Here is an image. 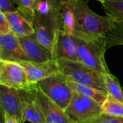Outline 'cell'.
Wrapping results in <instances>:
<instances>
[{"mask_svg":"<svg viewBox=\"0 0 123 123\" xmlns=\"http://www.w3.org/2000/svg\"><path fill=\"white\" fill-rule=\"evenodd\" d=\"M102 114L114 117H123V102L108 95L102 105Z\"/></svg>","mask_w":123,"mask_h":123,"instance_id":"obj_20","label":"cell"},{"mask_svg":"<svg viewBox=\"0 0 123 123\" xmlns=\"http://www.w3.org/2000/svg\"><path fill=\"white\" fill-rule=\"evenodd\" d=\"M12 32L10 24L6 15L0 12V35H6Z\"/></svg>","mask_w":123,"mask_h":123,"instance_id":"obj_23","label":"cell"},{"mask_svg":"<svg viewBox=\"0 0 123 123\" xmlns=\"http://www.w3.org/2000/svg\"><path fill=\"white\" fill-rule=\"evenodd\" d=\"M9 20L11 30L17 36L31 35L35 33L32 22L25 17L19 11L4 14Z\"/></svg>","mask_w":123,"mask_h":123,"instance_id":"obj_15","label":"cell"},{"mask_svg":"<svg viewBox=\"0 0 123 123\" xmlns=\"http://www.w3.org/2000/svg\"><path fill=\"white\" fill-rule=\"evenodd\" d=\"M32 24L36 40L53 54L56 34L59 30L63 29L61 11L52 9L48 13H35Z\"/></svg>","mask_w":123,"mask_h":123,"instance_id":"obj_3","label":"cell"},{"mask_svg":"<svg viewBox=\"0 0 123 123\" xmlns=\"http://www.w3.org/2000/svg\"><path fill=\"white\" fill-rule=\"evenodd\" d=\"M53 55L57 62L63 60L79 61L76 37L59 30L55 36Z\"/></svg>","mask_w":123,"mask_h":123,"instance_id":"obj_11","label":"cell"},{"mask_svg":"<svg viewBox=\"0 0 123 123\" xmlns=\"http://www.w3.org/2000/svg\"><path fill=\"white\" fill-rule=\"evenodd\" d=\"M102 4L110 24L106 35L107 49L123 45V0H107Z\"/></svg>","mask_w":123,"mask_h":123,"instance_id":"obj_8","label":"cell"},{"mask_svg":"<svg viewBox=\"0 0 123 123\" xmlns=\"http://www.w3.org/2000/svg\"><path fill=\"white\" fill-rule=\"evenodd\" d=\"M33 85L64 110L74 94L73 89L68 85V77L60 71Z\"/></svg>","mask_w":123,"mask_h":123,"instance_id":"obj_5","label":"cell"},{"mask_svg":"<svg viewBox=\"0 0 123 123\" xmlns=\"http://www.w3.org/2000/svg\"><path fill=\"white\" fill-rule=\"evenodd\" d=\"M18 11L15 6L14 0H0V12L6 14Z\"/></svg>","mask_w":123,"mask_h":123,"instance_id":"obj_22","label":"cell"},{"mask_svg":"<svg viewBox=\"0 0 123 123\" xmlns=\"http://www.w3.org/2000/svg\"><path fill=\"white\" fill-rule=\"evenodd\" d=\"M3 118H4V123H18L17 120L12 116L7 115V114H4Z\"/></svg>","mask_w":123,"mask_h":123,"instance_id":"obj_26","label":"cell"},{"mask_svg":"<svg viewBox=\"0 0 123 123\" xmlns=\"http://www.w3.org/2000/svg\"><path fill=\"white\" fill-rule=\"evenodd\" d=\"M74 8L76 15L75 31L92 38L106 40V35L110 25L108 17L95 13L83 0H74Z\"/></svg>","mask_w":123,"mask_h":123,"instance_id":"obj_1","label":"cell"},{"mask_svg":"<svg viewBox=\"0 0 123 123\" xmlns=\"http://www.w3.org/2000/svg\"><path fill=\"white\" fill-rule=\"evenodd\" d=\"M65 112L74 123H91L102 115V105L91 98L74 92Z\"/></svg>","mask_w":123,"mask_h":123,"instance_id":"obj_7","label":"cell"},{"mask_svg":"<svg viewBox=\"0 0 123 123\" xmlns=\"http://www.w3.org/2000/svg\"><path fill=\"white\" fill-rule=\"evenodd\" d=\"M91 123H123V117H114L102 114Z\"/></svg>","mask_w":123,"mask_h":123,"instance_id":"obj_24","label":"cell"},{"mask_svg":"<svg viewBox=\"0 0 123 123\" xmlns=\"http://www.w3.org/2000/svg\"><path fill=\"white\" fill-rule=\"evenodd\" d=\"M17 37L30 61L43 63L54 60L53 54L36 40L34 35Z\"/></svg>","mask_w":123,"mask_h":123,"instance_id":"obj_14","label":"cell"},{"mask_svg":"<svg viewBox=\"0 0 123 123\" xmlns=\"http://www.w3.org/2000/svg\"><path fill=\"white\" fill-rule=\"evenodd\" d=\"M71 0H46L49 5L54 9L61 11L62 6Z\"/></svg>","mask_w":123,"mask_h":123,"instance_id":"obj_25","label":"cell"},{"mask_svg":"<svg viewBox=\"0 0 123 123\" xmlns=\"http://www.w3.org/2000/svg\"><path fill=\"white\" fill-rule=\"evenodd\" d=\"M25 122H30V123H46L44 115L36 102L35 101L31 91L30 98L25 110L22 123H25Z\"/></svg>","mask_w":123,"mask_h":123,"instance_id":"obj_18","label":"cell"},{"mask_svg":"<svg viewBox=\"0 0 123 123\" xmlns=\"http://www.w3.org/2000/svg\"><path fill=\"white\" fill-rule=\"evenodd\" d=\"M0 61L21 62L29 61L18 37L12 32L0 35Z\"/></svg>","mask_w":123,"mask_h":123,"instance_id":"obj_12","label":"cell"},{"mask_svg":"<svg viewBox=\"0 0 123 123\" xmlns=\"http://www.w3.org/2000/svg\"><path fill=\"white\" fill-rule=\"evenodd\" d=\"M25 68L30 86L59 72L57 61L52 60L43 63L32 61L19 62Z\"/></svg>","mask_w":123,"mask_h":123,"instance_id":"obj_13","label":"cell"},{"mask_svg":"<svg viewBox=\"0 0 123 123\" xmlns=\"http://www.w3.org/2000/svg\"><path fill=\"white\" fill-rule=\"evenodd\" d=\"M30 98L29 87L14 89L0 85V107L1 114L14 117L18 123H22L25 110Z\"/></svg>","mask_w":123,"mask_h":123,"instance_id":"obj_6","label":"cell"},{"mask_svg":"<svg viewBox=\"0 0 123 123\" xmlns=\"http://www.w3.org/2000/svg\"><path fill=\"white\" fill-rule=\"evenodd\" d=\"M34 99L42 110L46 123H74L65 110L50 99L34 85L30 86Z\"/></svg>","mask_w":123,"mask_h":123,"instance_id":"obj_9","label":"cell"},{"mask_svg":"<svg viewBox=\"0 0 123 123\" xmlns=\"http://www.w3.org/2000/svg\"><path fill=\"white\" fill-rule=\"evenodd\" d=\"M96 1H100L101 3H103V2H105V1H106L107 0H96Z\"/></svg>","mask_w":123,"mask_h":123,"instance_id":"obj_27","label":"cell"},{"mask_svg":"<svg viewBox=\"0 0 123 123\" xmlns=\"http://www.w3.org/2000/svg\"><path fill=\"white\" fill-rule=\"evenodd\" d=\"M61 14L63 21V30L71 35H74L76 30V15L74 8V0L66 3L61 9Z\"/></svg>","mask_w":123,"mask_h":123,"instance_id":"obj_17","label":"cell"},{"mask_svg":"<svg viewBox=\"0 0 123 123\" xmlns=\"http://www.w3.org/2000/svg\"><path fill=\"white\" fill-rule=\"evenodd\" d=\"M68 83L74 92L81 95H84L85 97H87L89 98H91L94 101L97 102L98 103H99L101 105H102V104L105 102V100L107 98L108 95L107 94L91 86L79 84L69 79H68Z\"/></svg>","mask_w":123,"mask_h":123,"instance_id":"obj_16","label":"cell"},{"mask_svg":"<svg viewBox=\"0 0 123 123\" xmlns=\"http://www.w3.org/2000/svg\"><path fill=\"white\" fill-rule=\"evenodd\" d=\"M74 35L77 41L79 61L101 74L110 73L105 61L106 40L92 38L76 31Z\"/></svg>","mask_w":123,"mask_h":123,"instance_id":"obj_2","label":"cell"},{"mask_svg":"<svg viewBox=\"0 0 123 123\" xmlns=\"http://www.w3.org/2000/svg\"><path fill=\"white\" fill-rule=\"evenodd\" d=\"M57 63L59 71L66 76L68 79L79 84L94 87L108 95L103 74L86 66L80 61L63 60Z\"/></svg>","mask_w":123,"mask_h":123,"instance_id":"obj_4","label":"cell"},{"mask_svg":"<svg viewBox=\"0 0 123 123\" xmlns=\"http://www.w3.org/2000/svg\"><path fill=\"white\" fill-rule=\"evenodd\" d=\"M0 85L18 89L29 87L23 66L18 62L0 61Z\"/></svg>","mask_w":123,"mask_h":123,"instance_id":"obj_10","label":"cell"},{"mask_svg":"<svg viewBox=\"0 0 123 123\" xmlns=\"http://www.w3.org/2000/svg\"><path fill=\"white\" fill-rule=\"evenodd\" d=\"M103 79L108 95L123 102V90L118 79L111 73L103 74Z\"/></svg>","mask_w":123,"mask_h":123,"instance_id":"obj_19","label":"cell"},{"mask_svg":"<svg viewBox=\"0 0 123 123\" xmlns=\"http://www.w3.org/2000/svg\"><path fill=\"white\" fill-rule=\"evenodd\" d=\"M37 0H14L18 11L31 22L35 17V7Z\"/></svg>","mask_w":123,"mask_h":123,"instance_id":"obj_21","label":"cell"}]
</instances>
